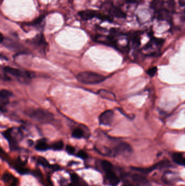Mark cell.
I'll use <instances>...</instances> for the list:
<instances>
[{"instance_id":"obj_1","label":"cell","mask_w":185,"mask_h":186,"mask_svg":"<svg viewBox=\"0 0 185 186\" xmlns=\"http://www.w3.org/2000/svg\"><path fill=\"white\" fill-rule=\"evenodd\" d=\"M77 79L82 83L96 84L103 82L106 78L103 75L96 72L84 71L78 74Z\"/></svg>"},{"instance_id":"obj_2","label":"cell","mask_w":185,"mask_h":186,"mask_svg":"<svg viewBox=\"0 0 185 186\" xmlns=\"http://www.w3.org/2000/svg\"><path fill=\"white\" fill-rule=\"evenodd\" d=\"M27 115L32 119L40 122H49L53 119V115L47 110L42 109H34L27 110Z\"/></svg>"},{"instance_id":"obj_3","label":"cell","mask_w":185,"mask_h":186,"mask_svg":"<svg viewBox=\"0 0 185 186\" xmlns=\"http://www.w3.org/2000/svg\"><path fill=\"white\" fill-rule=\"evenodd\" d=\"M173 13L167 8L163 7L158 11H154V18L158 21H166L170 25H173Z\"/></svg>"},{"instance_id":"obj_4","label":"cell","mask_w":185,"mask_h":186,"mask_svg":"<svg viewBox=\"0 0 185 186\" xmlns=\"http://www.w3.org/2000/svg\"><path fill=\"white\" fill-rule=\"evenodd\" d=\"M114 113L113 110H108L104 112L99 117L100 125L110 126L113 122Z\"/></svg>"},{"instance_id":"obj_5","label":"cell","mask_w":185,"mask_h":186,"mask_svg":"<svg viewBox=\"0 0 185 186\" xmlns=\"http://www.w3.org/2000/svg\"><path fill=\"white\" fill-rule=\"evenodd\" d=\"M108 12L109 13V15L113 18H116L118 19H126L127 15L123 11L121 8L114 6L113 4H111L110 6Z\"/></svg>"},{"instance_id":"obj_6","label":"cell","mask_w":185,"mask_h":186,"mask_svg":"<svg viewBox=\"0 0 185 186\" xmlns=\"http://www.w3.org/2000/svg\"><path fill=\"white\" fill-rule=\"evenodd\" d=\"M4 70L6 72L11 75L12 76L18 77H26L27 79L32 78V75L30 72H23L20 70L16 68H13L10 66H6L4 68Z\"/></svg>"},{"instance_id":"obj_7","label":"cell","mask_w":185,"mask_h":186,"mask_svg":"<svg viewBox=\"0 0 185 186\" xmlns=\"http://www.w3.org/2000/svg\"><path fill=\"white\" fill-rule=\"evenodd\" d=\"M99 11L94 9H85L78 13L80 18L83 21H87L94 18H97Z\"/></svg>"},{"instance_id":"obj_8","label":"cell","mask_w":185,"mask_h":186,"mask_svg":"<svg viewBox=\"0 0 185 186\" xmlns=\"http://www.w3.org/2000/svg\"><path fill=\"white\" fill-rule=\"evenodd\" d=\"M132 152V148L127 143H121L115 149V153L120 155H129Z\"/></svg>"},{"instance_id":"obj_9","label":"cell","mask_w":185,"mask_h":186,"mask_svg":"<svg viewBox=\"0 0 185 186\" xmlns=\"http://www.w3.org/2000/svg\"><path fill=\"white\" fill-rule=\"evenodd\" d=\"M106 179L111 186H116L118 185L120 183V179L113 170L106 172Z\"/></svg>"},{"instance_id":"obj_10","label":"cell","mask_w":185,"mask_h":186,"mask_svg":"<svg viewBox=\"0 0 185 186\" xmlns=\"http://www.w3.org/2000/svg\"><path fill=\"white\" fill-rule=\"evenodd\" d=\"M2 180L8 186H18V180L10 173H6L2 176Z\"/></svg>"},{"instance_id":"obj_11","label":"cell","mask_w":185,"mask_h":186,"mask_svg":"<svg viewBox=\"0 0 185 186\" xmlns=\"http://www.w3.org/2000/svg\"><path fill=\"white\" fill-rule=\"evenodd\" d=\"M132 179L137 186H147L148 184V181L146 178L140 174H133Z\"/></svg>"},{"instance_id":"obj_12","label":"cell","mask_w":185,"mask_h":186,"mask_svg":"<svg viewBox=\"0 0 185 186\" xmlns=\"http://www.w3.org/2000/svg\"><path fill=\"white\" fill-rule=\"evenodd\" d=\"M165 1L163 0H152L150 3V8L154 11H156L164 7Z\"/></svg>"},{"instance_id":"obj_13","label":"cell","mask_w":185,"mask_h":186,"mask_svg":"<svg viewBox=\"0 0 185 186\" xmlns=\"http://www.w3.org/2000/svg\"><path fill=\"white\" fill-rule=\"evenodd\" d=\"M98 95L103 99H106L110 101H115L116 96L113 93L106 90H100L98 91Z\"/></svg>"},{"instance_id":"obj_14","label":"cell","mask_w":185,"mask_h":186,"mask_svg":"<svg viewBox=\"0 0 185 186\" xmlns=\"http://www.w3.org/2000/svg\"><path fill=\"white\" fill-rule=\"evenodd\" d=\"M173 160L174 162L180 165H185V158L181 153H174L173 155Z\"/></svg>"},{"instance_id":"obj_15","label":"cell","mask_w":185,"mask_h":186,"mask_svg":"<svg viewBox=\"0 0 185 186\" xmlns=\"http://www.w3.org/2000/svg\"><path fill=\"white\" fill-rule=\"evenodd\" d=\"M85 127L83 128H76L73 131L72 133V137L76 139H80L85 136V130H86Z\"/></svg>"},{"instance_id":"obj_16","label":"cell","mask_w":185,"mask_h":186,"mask_svg":"<svg viewBox=\"0 0 185 186\" xmlns=\"http://www.w3.org/2000/svg\"><path fill=\"white\" fill-rule=\"evenodd\" d=\"M35 149L37 150L40 151H46L49 149V145L46 143L44 139L39 141L35 145Z\"/></svg>"},{"instance_id":"obj_17","label":"cell","mask_w":185,"mask_h":186,"mask_svg":"<svg viewBox=\"0 0 185 186\" xmlns=\"http://www.w3.org/2000/svg\"><path fill=\"white\" fill-rule=\"evenodd\" d=\"M132 170H136V171H139L140 173H142L144 174H148L149 173H151V171H153L156 169L155 165H154L153 167H151L147 168H132Z\"/></svg>"},{"instance_id":"obj_18","label":"cell","mask_w":185,"mask_h":186,"mask_svg":"<svg viewBox=\"0 0 185 186\" xmlns=\"http://www.w3.org/2000/svg\"><path fill=\"white\" fill-rule=\"evenodd\" d=\"M101 165L103 170L105 172L113 170V165L110 162L108 161H102L101 162Z\"/></svg>"},{"instance_id":"obj_19","label":"cell","mask_w":185,"mask_h":186,"mask_svg":"<svg viewBox=\"0 0 185 186\" xmlns=\"http://www.w3.org/2000/svg\"><path fill=\"white\" fill-rule=\"evenodd\" d=\"M167 4L168 6V9L173 14H175V8H176V3L175 0H167Z\"/></svg>"},{"instance_id":"obj_20","label":"cell","mask_w":185,"mask_h":186,"mask_svg":"<svg viewBox=\"0 0 185 186\" xmlns=\"http://www.w3.org/2000/svg\"><path fill=\"white\" fill-rule=\"evenodd\" d=\"M12 95L11 91L7 89H2L0 91V98L2 99H6L9 98Z\"/></svg>"},{"instance_id":"obj_21","label":"cell","mask_w":185,"mask_h":186,"mask_svg":"<svg viewBox=\"0 0 185 186\" xmlns=\"http://www.w3.org/2000/svg\"><path fill=\"white\" fill-rule=\"evenodd\" d=\"M64 147V143L62 141H58L56 143H54L52 145V148L54 150H61V149H63Z\"/></svg>"},{"instance_id":"obj_22","label":"cell","mask_w":185,"mask_h":186,"mask_svg":"<svg viewBox=\"0 0 185 186\" xmlns=\"http://www.w3.org/2000/svg\"><path fill=\"white\" fill-rule=\"evenodd\" d=\"M38 163L40 165H42V166H43L44 167H51V166H50V165H49V163L48 162V161L46 160L45 158H44V157H40L38 158Z\"/></svg>"},{"instance_id":"obj_23","label":"cell","mask_w":185,"mask_h":186,"mask_svg":"<svg viewBox=\"0 0 185 186\" xmlns=\"http://www.w3.org/2000/svg\"><path fill=\"white\" fill-rule=\"evenodd\" d=\"M44 19H45V16H40L39 18H38V19H35L33 22L30 23L29 24H30V25H31V26H37V25H40V23H42V21H43V20Z\"/></svg>"},{"instance_id":"obj_24","label":"cell","mask_w":185,"mask_h":186,"mask_svg":"<svg viewBox=\"0 0 185 186\" xmlns=\"http://www.w3.org/2000/svg\"><path fill=\"white\" fill-rule=\"evenodd\" d=\"M157 71H158L157 68L156 66H153L151 68L149 69L147 71V73L148 75L150 77H153L156 75Z\"/></svg>"},{"instance_id":"obj_25","label":"cell","mask_w":185,"mask_h":186,"mask_svg":"<svg viewBox=\"0 0 185 186\" xmlns=\"http://www.w3.org/2000/svg\"><path fill=\"white\" fill-rule=\"evenodd\" d=\"M77 156L78 157H79L82 159H83V160H85L88 157V155H87V152L84 151L83 150H80L79 151L77 154Z\"/></svg>"},{"instance_id":"obj_26","label":"cell","mask_w":185,"mask_h":186,"mask_svg":"<svg viewBox=\"0 0 185 186\" xmlns=\"http://www.w3.org/2000/svg\"><path fill=\"white\" fill-rule=\"evenodd\" d=\"M71 178L72 183L76 185V186H78V182H79V178L78 175H76L75 174H72V175H71Z\"/></svg>"},{"instance_id":"obj_27","label":"cell","mask_w":185,"mask_h":186,"mask_svg":"<svg viewBox=\"0 0 185 186\" xmlns=\"http://www.w3.org/2000/svg\"><path fill=\"white\" fill-rule=\"evenodd\" d=\"M66 151L68 152V153H69L70 155H73L75 153V149L74 147H73L72 146H70V145H68L66 148Z\"/></svg>"},{"instance_id":"obj_28","label":"cell","mask_w":185,"mask_h":186,"mask_svg":"<svg viewBox=\"0 0 185 186\" xmlns=\"http://www.w3.org/2000/svg\"><path fill=\"white\" fill-rule=\"evenodd\" d=\"M179 4L181 7H185V0H179Z\"/></svg>"},{"instance_id":"obj_29","label":"cell","mask_w":185,"mask_h":186,"mask_svg":"<svg viewBox=\"0 0 185 186\" xmlns=\"http://www.w3.org/2000/svg\"><path fill=\"white\" fill-rule=\"evenodd\" d=\"M122 186H134L132 183L129 182L128 181H125V182L123 183Z\"/></svg>"},{"instance_id":"obj_30","label":"cell","mask_w":185,"mask_h":186,"mask_svg":"<svg viewBox=\"0 0 185 186\" xmlns=\"http://www.w3.org/2000/svg\"><path fill=\"white\" fill-rule=\"evenodd\" d=\"M4 41V37L3 35L0 33V43H2Z\"/></svg>"},{"instance_id":"obj_31","label":"cell","mask_w":185,"mask_h":186,"mask_svg":"<svg viewBox=\"0 0 185 186\" xmlns=\"http://www.w3.org/2000/svg\"><path fill=\"white\" fill-rule=\"evenodd\" d=\"M0 58L1 59H6V58L4 56H2V55H1V54H0Z\"/></svg>"},{"instance_id":"obj_32","label":"cell","mask_w":185,"mask_h":186,"mask_svg":"<svg viewBox=\"0 0 185 186\" xmlns=\"http://www.w3.org/2000/svg\"><path fill=\"white\" fill-rule=\"evenodd\" d=\"M68 186H76V185H75V184H73V183H71V184H70V185H68Z\"/></svg>"}]
</instances>
